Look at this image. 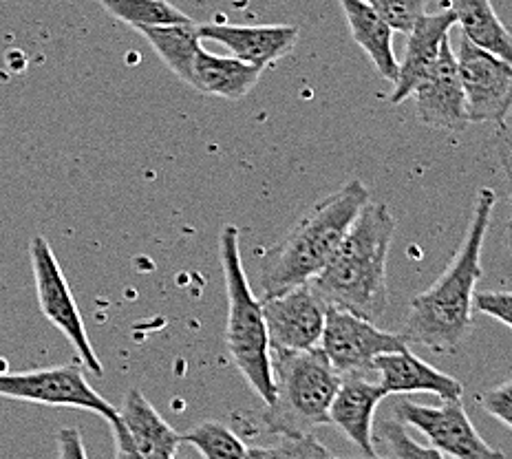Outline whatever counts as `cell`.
I'll use <instances>...</instances> for the list:
<instances>
[{"label":"cell","mask_w":512,"mask_h":459,"mask_svg":"<svg viewBox=\"0 0 512 459\" xmlns=\"http://www.w3.org/2000/svg\"><path fill=\"white\" fill-rule=\"evenodd\" d=\"M148 40V45L155 49L159 58L164 60L166 67L175 73L179 80L192 84V67L201 49L199 25L177 23V25H159L137 29Z\"/></svg>","instance_id":"21"},{"label":"cell","mask_w":512,"mask_h":459,"mask_svg":"<svg viewBox=\"0 0 512 459\" xmlns=\"http://www.w3.org/2000/svg\"><path fill=\"white\" fill-rule=\"evenodd\" d=\"M398 422L418 429L429 446L453 459H504L477 433L462 404V398H446L440 407L402 400L396 404Z\"/></svg>","instance_id":"10"},{"label":"cell","mask_w":512,"mask_h":459,"mask_svg":"<svg viewBox=\"0 0 512 459\" xmlns=\"http://www.w3.org/2000/svg\"><path fill=\"white\" fill-rule=\"evenodd\" d=\"M219 256L223 281H226L228 318H226V347L234 365L245 382L254 389L265 407L274 400V382L270 365V343L265 329L261 301L254 296L243 270L239 230L226 226L219 234Z\"/></svg>","instance_id":"5"},{"label":"cell","mask_w":512,"mask_h":459,"mask_svg":"<svg viewBox=\"0 0 512 459\" xmlns=\"http://www.w3.org/2000/svg\"><path fill=\"white\" fill-rule=\"evenodd\" d=\"M58 459H89L78 429L58 431Z\"/></svg>","instance_id":"29"},{"label":"cell","mask_w":512,"mask_h":459,"mask_svg":"<svg viewBox=\"0 0 512 459\" xmlns=\"http://www.w3.org/2000/svg\"><path fill=\"white\" fill-rule=\"evenodd\" d=\"M332 459H340V457H332ZM365 459H382V457H378V455H367Z\"/></svg>","instance_id":"32"},{"label":"cell","mask_w":512,"mask_h":459,"mask_svg":"<svg viewBox=\"0 0 512 459\" xmlns=\"http://www.w3.org/2000/svg\"><path fill=\"white\" fill-rule=\"evenodd\" d=\"M241 459H270V455H268V451H265V448L252 446V448H248V451H245V455Z\"/></svg>","instance_id":"30"},{"label":"cell","mask_w":512,"mask_h":459,"mask_svg":"<svg viewBox=\"0 0 512 459\" xmlns=\"http://www.w3.org/2000/svg\"><path fill=\"white\" fill-rule=\"evenodd\" d=\"M115 448H117V453H115V459H137V455L131 451V448H128L126 444H122V442H117L115 440Z\"/></svg>","instance_id":"31"},{"label":"cell","mask_w":512,"mask_h":459,"mask_svg":"<svg viewBox=\"0 0 512 459\" xmlns=\"http://www.w3.org/2000/svg\"><path fill=\"white\" fill-rule=\"evenodd\" d=\"M426 3H429V0H426Z\"/></svg>","instance_id":"34"},{"label":"cell","mask_w":512,"mask_h":459,"mask_svg":"<svg viewBox=\"0 0 512 459\" xmlns=\"http://www.w3.org/2000/svg\"><path fill=\"white\" fill-rule=\"evenodd\" d=\"M411 95L415 98V113L424 126L435 131L462 133L471 124L451 38L444 40L440 58Z\"/></svg>","instance_id":"12"},{"label":"cell","mask_w":512,"mask_h":459,"mask_svg":"<svg viewBox=\"0 0 512 459\" xmlns=\"http://www.w3.org/2000/svg\"><path fill=\"white\" fill-rule=\"evenodd\" d=\"M0 398L91 411L109 424L117 420V409L91 387L76 362L23 373L0 371Z\"/></svg>","instance_id":"6"},{"label":"cell","mask_w":512,"mask_h":459,"mask_svg":"<svg viewBox=\"0 0 512 459\" xmlns=\"http://www.w3.org/2000/svg\"><path fill=\"white\" fill-rule=\"evenodd\" d=\"M173 459H186V457H179V455H175V457H173Z\"/></svg>","instance_id":"33"},{"label":"cell","mask_w":512,"mask_h":459,"mask_svg":"<svg viewBox=\"0 0 512 459\" xmlns=\"http://www.w3.org/2000/svg\"><path fill=\"white\" fill-rule=\"evenodd\" d=\"M455 27V16L451 9H440L433 14H422L407 34L404 45V60L398 62V78L393 82L391 104H400L411 98L413 89L418 87L422 78L433 69L440 58V51L446 38H451V29Z\"/></svg>","instance_id":"15"},{"label":"cell","mask_w":512,"mask_h":459,"mask_svg":"<svg viewBox=\"0 0 512 459\" xmlns=\"http://www.w3.org/2000/svg\"><path fill=\"white\" fill-rule=\"evenodd\" d=\"M270 459H332L334 455L320 444L314 433L309 435H279V442L265 448Z\"/></svg>","instance_id":"26"},{"label":"cell","mask_w":512,"mask_h":459,"mask_svg":"<svg viewBox=\"0 0 512 459\" xmlns=\"http://www.w3.org/2000/svg\"><path fill=\"white\" fill-rule=\"evenodd\" d=\"M457 73H460L466 115L471 124H497L506 128L512 106V67L495 53L460 38L453 49Z\"/></svg>","instance_id":"8"},{"label":"cell","mask_w":512,"mask_h":459,"mask_svg":"<svg viewBox=\"0 0 512 459\" xmlns=\"http://www.w3.org/2000/svg\"><path fill=\"white\" fill-rule=\"evenodd\" d=\"M274 400L263 411L268 435H309L329 424L340 376L323 351L270 349Z\"/></svg>","instance_id":"4"},{"label":"cell","mask_w":512,"mask_h":459,"mask_svg":"<svg viewBox=\"0 0 512 459\" xmlns=\"http://www.w3.org/2000/svg\"><path fill=\"white\" fill-rule=\"evenodd\" d=\"M29 256L42 314H45V318L53 327L60 329L64 338H67L73 347H76L84 367L100 378L104 373V367L91 345L87 327H84L82 314L76 305V298H73L71 285L67 281V276H64L49 241L45 237L31 239Z\"/></svg>","instance_id":"7"},{"label":"cell","mask_w":512,"mask_h":459,"mask_svg":"<svg viewBox=\"0 0 512 459\" xmlns=\"http://www.w3.org/2000/svg\"><path fill=\"white\" fill-rule=\"evenodd\" d=\"M369 199L367 186L360 179H351L318 201L283 241L263 252L259 261L263 294L274 296L307 285L323 272Z\"/></svg>","instance_id":"3"},{"label":"cell","mask_w":512,"mask_h":459,"mask_svg":"<svg viewBox=\"0 0 512 459\" xmlns=\"http://www.w3.org/2000/svg\"><path fill=\"white\" fill-rule=\"evenodd\" d=\"M384 396H407V393H431L440 400L462 398L464 387L460 380L446 376L429 362L420 360L404 347L382 354L373 362Z\"/></svg>","instance_id":"16"},{"label":"cell","mask_w":512,"mask_h":459,"mask_svg":"<svg viewBox=\"0 0 512 459\" xmlns=\"http://www.w3.org/2000/svg\"><path fill=\"white\" fill-rule=\"evenodd\" d=\"M378 440L387 444L391 455L396 459H446L444 453L433 446H422L404 429V424L398 420H387L382 424Z\"/></svg>","instance_id":"24"},{"label":"cell","mask_w":512,"mask_h":459,"mask_svg":"<svg viewBox=\"0 0 512 459\" xmlns=\"http://www.w3.org/2000/svg\"><path fill=\"white\" fill-rule=\"evenodd\" d=\"M477 402L488 415H493L495 420H499L506 429H510L512 426V382L510 380L484 391L482 396L477 398Z\"/></svg>","instance_id":"27"},{"label":"cell","mask_w":512,"mask_h":459,"mask_svg":"<svg viewBox=\"0 0 512 459\" xmlns=\"http://www.w3.org/2000/svg\"><path fill=\"white\" fill-rule=\"evenodd\" d=\"M365 3L393 31H400L404 36L409 34L415 20L426 12V5H429L426 0H365Z\"/></svg>","instance_id":"25"},{"label":"cell","mask_w":512,"mask_h":459,"mask_svg":"<svg viewBox=\"0 0 512 459\" xmlns=\"http://www.w3.org/2000/svg\"><path fill=\"white\" fill-rule=\"evenodd\" d=\"M510 305H512L510 292H475L473 294V312L495 318L497 323H501L504 327L512 325Z\"/></svg>","instance_id":"28"},{"label":"cell","mask_w":512,"mask_h":459,"mask_svg":"<svg viewBox=\"0 0 512 459\" xmlns=\"http://www.w3.org/2000/svg\"><path fill=\"white\" fill-rule=\"evenodd\" d=\"M111 431L115 440L131 448L137 459H173L181 446V435L137 389L126 391L117 420L111 422Z\"/></svg>","instance_id":"13"},{"label":"cell","mask_w":512,"mask_h":459,"mask_svg":"<svg viewBox=\"0 0 512 459\" xmlns=\"http://www.w3.org/2000/svg\"><path fill=\"white\" fill-rule=\"evenodd\" d=\"M261 73V69L252 67L248 62L234 56H217V53L201 47L195 58V67H192L190 87L210 95V98L237 102L256 87Z\"/></svg>","instance_id":"18"},{"label":"cell","mask_w":512,"mask_h":459,"mask_svg":"<svg viewBox=\"0 0 512 459\" xmlns=\"http://www.w3.org/2000/svg\"><path fill=\"white\" fill-rule=\"evenodd\" d=\"M201 40H212L230 51V56L265 71L290 53L301 29L294 25H199Z\"/></svg>","instance_id":"14"},{"label":"cell","mask_w":512,"mask_h":459,"mask_svg":"<svg viewBox=\"0 0 512 459\" xmlns=\"http://www.w3.org/2000/svg\"><path fill=\"white\" fill-rule=\"evenodd\" d=\"M270 349L305 351L316 349L323 336L327 305L307 285L292 287L261 301Z\"/></svg>","instance_id":"11"},{"label":"cell","mask_w":512,"mask_h":459,"mask_svg":"<svg viewBox=\"0 0 512 459\" xmlns=\"http://www.w3.org/2000/svg\"><path fill=\"white\" fill-rule=\"evenodd\" d=\"M407 343L400 334L382 332L371 320L347 312V309L327 307L323 336L318 349L323 351L329 365L340 378L343 376H369L373 362L389 351L404 349Z\"/></svg>","instance_id":"9"},{"label":"cell","mask_w":512,"mask_h":459,"mask_svg":"<svg viewBox=\"0 0 512 459\" xmlns=\"http://www.w3.org/2000/svg\"><path fill=\"white\" fill-rule=\"evenodd\" d=\"M455 16V25H460L462 36L495 53L501 60L512 58V38L508 27L495 14L490 0H446Z\"/></svg>","instance_id":"20"},{"label":"cell","mask_w":512,"mask_h":459,"mask_svg":"<svg viewBox=\"0 0 512 459\" xmlns=\"http://www.w3.org/2000/svg\"><path fill=\"white\" fill-rule=\"evenodd\" d=\"M113 18L135 29L188 23V16L168 0H98Z\"/></svg>","instance_id":"22"},{"label":"cell","mask_w":512,"mask_h":459,"mask_svg":"<svg viewBox=\"0 0 512 459\" xmlns=\"http://www.w3.org/2000/svg\"><path fill=\"white\" fill-rule=\"evenodd\" d=\"M497 206L495 190L482 188L475 197L471 223L453 261L429 290L409 303L400 338L440 354H453L464 345L473 327V294L482 279V250Z\"/></svg>","instance_id":"1"},{"label":"cell","mask_w":512,"mask_h":459,"mask_svg":"<svg viewBox=\"0 0 512 459\" xmlns=\"http://www.w3.org/2000/svg\"><path fill=\"white\" fill-rule=\"evenodd\" d=\"M396 219L382 201H367L323 272L309 281L327 307L376 323L389 307L387 261Z\"/></svg>","instance_id":"2"},{"label":"cell","mask_w":512,"mask_h":459,"mask_svg":"<svg viewBox=\"0 0 512 459\" xmlns=\"http://www.w3.org/2000/svg\"><path fill=\"white\" fill-rule=\"evenodd\" d=\"M181 442L190 444L204 459H241L248 451L241 437L223 422H201L195 429L181 435Z\"/></svg>","instance_id":"23"},{"label":"cell","mask_w":512,"mask_h":459,"mask_svg":"<svg viewBox=\"0 0 512 459\" xmlns=\"http://www.w3.org/2000/svg\"><path fill=\"white\" fill-rule=\"evenodd\" d=\"M384 391L369 376H343L329 407V424L347 435L365 455H376L373 442V418L382 402Z\"/></svg>","instance_id":"17"},{"label":"cell","mask_w":512,"mask_h":459,"mask_svg":"<svg viewBox=\"0 0 512 459\" xmlns=\"http://www.w3.org/2000/svg\"><path fill=\"white\" fill-rule=\"evenodd\" d=\"M356 45L367 53L373 67L389 82L398 78V58L393 53V29L373 12L365 0H340Z\"/></svg>","instance_id":"19"}]
</instances>
